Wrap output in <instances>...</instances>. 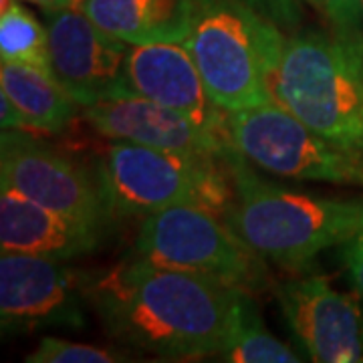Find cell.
I'll return each instance as SVG.
<instances>
[{
	"label": "cell",
	"mask_w": 363,
	"mask_h": 363,
	"mask_svg": "<svg viewBox=\"0 0 363 363\" xmlns=\"http://www.w3.org/2000/svg\"><path fill=\"white\" fill-rule=\"evenodd\" d=\"M248 297L133 252L109 269L89 271L91 311L105 329L125 345L176 362L220 357Z\"/></svg>",
	"instance_id": "cell-1"
},
{
	"label": "cell",
	"mask_w": 363,
	"mask_h": 363,
	"mask_svg": "<svg viewBox=\"0 0 363 363\" xmlns=\"http://www.w3.org/2000/svg\"><path fill=\"white\" fill-rule=\"evenodd\" d=\"M224 162L234 200L224 220L262 259L279 269L303 272L315 259L341 247L363 228V200L289 190L262 180L238 150Z\"/></svg>",
	"instance_id": "cell-2"
},
{
	"label": "cell",
	"mask_w": 363,
	"mask_h": 363,
	"mask_svg": "<svg viewBox=\"0 0 363 363\" xmlns=\"http://www.w3.org/2000/svg\"><path fill=\"white\" fill-rule=\"evenodd\" d=\"M182 43L222 111L279 104L277 75L286 33L242 0H192Z\"/></svg>",
	"instance_id": "cell-3"
},
{
	"label": "cell",
	"mask_w": 363,
	"mask_h": 363,
	"mask_svg": "<svg viewBox=\"0 0 363 363\" xmlns=\"http://www.w3.org/2000/svg\"><path fill=\"white\" fill-rule=\"evenodd\" d=\"M277 101L319 135L363 150V43L321 28L289 33Z\"/></svg>",
	"instance_id": "cell-4"
},
{
	"label": "cell",
	"mask_w": 363,
	"mask_h": 363,
	"mask_svg": "<svg viewBox=\"0 0 363 363\" xmlns=\"http://www.w3.org/2000/svg\"><path fill=\"white\" fill-rule=\"evenodd\" d=\"M95 169L116 220L145 218L184 204L224 218L233 206V178L220 156L113 142Z\"/></svg>",
	"instance_id": "cell-5"
},
{
	"label": "cell",
	"mask_w": 363,
	"mask_h": 363,
	"mask_svg": "<svg viewBox=\"0 0 363 363\" xmlns=\"http://www.w3.org/2000/svg\"><path fill=\"white\" fill-rule=\"evenodd\" d=\"M133 255L166 269L206 277L247 295L274 286L267 260L222 216L192 204L142 218L133 238Z\"/></svg>",
	"instance_id": "cell-6"
},
{
	"label": "cell",
	"mask_w": 363,
	"mask_h": 363,
	"mask_svg": "<svg viewBox=\"0 0 363 363\" xmlns=\"http://www.w3.org/2000/svg\"><path fill=\"white\" fill-rule=\"evenodd\" d=\"M226 123L234 150L274 176L363 188V150L319 135L283 105L234 111Z\"/></svg>",
	"instance_id": "cell-7"
},
{
	"label": "cell",
	"mask_w": 363,
	"mask_h": 363,
	"mask_svg": "<svg viewBox=\"0 0 363 363\" xmlns=\"http://www.w3.org/2000/svg\"><path fill=\"white\" fill-rule=\"evenodd\" d=\"M89 309V271L71 267V260L2 252L0 329L4 337L45 329H83Z\"/></svg>",
	"instance_id": "cell-8"
},
{
	"label": "cell",
	"mask_w": 363,
	"mask_h": 363,
	"mask_svg": "<svg viewBox=\"0 0 363 363\" xmlns=\"http://www.w3.org/2000/svg\"><path fill=\"white\" fill-rule=\"evenodd\" d=\"M0 188H11L40 206L77 220L111 228V216L93 172L59 147L30 135V131L2 130Z\"/></svg>",
	"instance_id": "cell-9"
},
{
	"label": "cell",
	"mask_w": 363,
	"mask_h": 363,
	"mask_svg": "<svg viewBox=\"0 0 363 363\" xmlns=\"http://www.w3.org/2000/svg\"><path fill=\"white\" fill-rule=\"evenodd\" d=\"M45 14L52 77L81 107L133 93L128 79L130 43L95 25L83 11Z\"/></svg>",
	"instance_id": "cell-10"
},
{
	"label": "cell",
	"mask_w": 363,
	"mask_h": 363,
	"mask_svg": "<svg viewBox=\"0 0 363 363\" xmlns=\"http://www.w3.org/2000/svg\"><path fill=\"white\" fill-rule=\"evenodd\" d=\"M272 293L311 362H363V309L355 295L337 291L321 274L274 283Z\"/></svg>",
	"instance_id": "cell-11"
},
{
	"label": "cell",
	"mask_w": 363,
	"mask_h": 363,
	"mask_svg": "<svg viewBox=\"0 0 363 363\" xmlns=\"http://www.w3.org/2000/svg\"><path fill=\"white\" fill-rule=\"evenodd\" d=\"M83 117L99 135L113 142L220 157L234 147L228 135L206 130L194 119L138 93L83 107Z\"/></svg>",
	"instance_id": "cell-12"
},
{
	"label": "cell",
	"mask_w": 363,
	"mask_h": 363,
	"mask_svg": "<svg viewBox=\"0 0 363 363\" xmlns=\"http://www.w3.org/2000/svg\"><path fill=\"white\" fill-rule=\"evenodd\" d=\"M128 79L133 93L194 119L202 128L228 135L226 111L208 95L184 43L131 45Z\"/></svg>",
	"instance_id": "cell-13"
},
{
	"label": "cell",
	"mask_w": 363,
	"mask_h": 363,
	"mask_svg": "<svg viewBox=\"0 0 363 363\" xmlns=\"http://www.w3.org/2000/svg\"><path fill=\"white\" fill-rule=\"evenodd\" d=\"M107 226L77 220L0 188V250L57 260L89 257L109 238Z\"/></svg>",
	"instance_id": "cell-14"
},
{
	"label": "cell",
	"mask_w": 363,
	"mask_h": 363,
	"mask_svg": "<svg viewBox=\"0 0 363 363\" xmlns=\"http://www.w3.org/2000/svg\"><path fill=\"white\" fill-rule=\"evenodd\" d=\"M81 11L130 45L182 43L188 35L192 0H83Z\"/></svg>",
	"instance_id": "cell-15"
},
{
	"label": "cell",
	"mask_w": 363,
	"mask_h": 363,
	"mask_svg": "<svg viewBox=\"0 0 363 363\" xmlns=\"http://www.w3.org/2000/svg\"><path fill=\"white\" fill-rule=\"evenodd\" d=\"M0 91L21 109L30 131L61 133L83 109L51 73L14 61L0 63Z\"/></svg>",
	"instance_id": "cell-16"
},
{
	"label": "cell",
	"mask_w": 363,
	"mask_h": 363,
	"mask_svg": "<svg viewBox=\"0 0 363 363\" xmlns=\"http://www.w3.org/2000/svg\"><path fill=\"white\" fill-rule=\"evenodd\" d=\"M0 59L51 73L47 25H40L21 0L0 2Z\"/></svg>",
	"instance_id": "cell-17"
},
{
	"label": "cell",
	"mask_w": 363,
	"mask_h": 363,
	"mask_svg": "<svg viewBox=\"0 0 363 363\" xmlns=\"http://www.w3.org/2000/svg\"><path fill=\"white\" fill-rule=\"evenodd\" d=\"M220 362L228 363H297L303 357L297 351H293L281 339H277L271 331L262 325L259 311L252 305V298L248 297L238 323L234 329V335L224 350Z\"/></svg>",
	"instance_id": "cell-18"
},
{
	"label": "cell",
	"mask_w": 363,
	"mask_h": 363,
	"mask_svg": "<svg viewBox=\"0 0 363 363\" xmlns=\"http://www.w3.org/2000/svg\"><path fill=\"white\" fill-rule=\"evenodd\" d=\"M26 363H119L130 362L121 351L89 345V343H75L57 337H43L26 355Z\"/></svg>",
	"instance_id": "cell-19"
},
{
	"label": "cell",
	"mask_w": 363,
	"mask_h": 363,
	"mask_svg": "<svg viewBox=\"0 0 363 363\" xmlns=\"http://www.w3.org/2000/svg\"><path fill=\"white\" fill-rule=\"evenodd\" d=\"M315 9L323 14L335 35L351 43H363L362 0H315Z\"/></svg>",
	"instance_id": "cell-20"
},
{
	"label": "cell",
	"mask_w": 363,
	"mask_h": 363,
	"mask_svg": "<svg viewBox=\"0 0 363 363\" xmlns=\"http://www.w3.org/2000/svg\"><path fill=\"white\" fill-rule=\"evenodd\" d=\"M255 11L271 18L286 35L295 33L303 23V0H242Z\"/></svg>",
	"instance_id": "cell-21"
},
{
	"label": "cell",
	"mask_w": 363,
	"mask_h": 363,
	"mask_svg": "<svg viewBox=\"0 0 363 363\" xmlns=\"http://www.w3.org/2000/svg\"><path fill=\"white\" fill-rule=\"evenodd\" d=\"M339 248H341L339 255L345 264V271L350 274L351 283L363 297V228Z\"/></svg>",
	"instance_id": "cell-22"
},
{
	"label": "cell",
	"mask_w": 363,
	"mask_h": 363,
	"mask_svg": "<svg viewBox=\"0 0 363 363\" xmlns=\"http://www.w3.org/2000/svg\"><path fill=\"white\" fill-rule=\"evenodd\" d=\"M0 125L2 130H21V131H30L28 128V121L25 116L21 113V109L13 104V99L0 91Z\"/></svg>",
	"instance_id": "cell-23"
},
{
	"label": "cell",
	"mask_w": 363,
	"mask_h": 363,
	"mask_svg": "<svg viewBox=\"0 0 363 363\" xmlns=\"http://www.w3.org/2000/svg\"><path fill=\"white\" fill-rule=\"evenodd\" d=\"M21 2H33L40 6L45 13L52 11H81L83 9V0H21Z\"/></svg>",
	"instance_id": "cell-24"
},
{
	"label": "cell",
	"mask_w": 363,
	"mask_h": 363,
	"mask_svg": "<svg viewBox=\"0 0 363 363\" xmlns=\"http://www.w3.org/2000/svg\"><path fill=\"white\" fill-rule=\"evenodd\" d=\"M303 2H305V4H311L313 9H315V0H303Z\"/></svg>",
	"instance_id": "cell-25"
},
{
	"label": "cell",
	"mask_w": 363,
	"mask_h": 363,
	"mask_svg": "<svg viewBox=\"0 0 363 363\" xmlns=\"http://www.w3.org/2000/svg\"><path fill=\"white\" fill-rule=\"evenodd\" d=\"M362 4H363V0H362Z\"/></svg>",
	"instance_id": "cell-26"
}]
</instances>
